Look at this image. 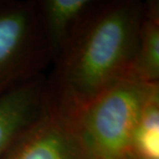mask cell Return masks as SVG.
I'll use <instances>...</instances> for the list:
<instances>
[{
  "instance_id": "5b68a950",
  "label": "cell",
  "mask_w": 159,
  "mask_h": 159,
  "mask_svg": "<svg viewBox=\"0 0 159 159\" xmlns=\"http://www.w3.org/2000/svg\"><path fill=\"white\" fill-rule=\"evenodd\" d=\"M48 107L46 75L0 96V159Z\"/></svg>"
},
{
  "instance_id": "6da1fadb",
  "label": "cell",
  "mask_w": 159,
  "mask_h": 159,
  "mask_svg": "<svg viewBox=\"0 0 159 159\" xmlns=\"http://www.w3.org/2000/svg\"><path fill=\"white\" fill-rule=\"evenodd\" d=\"M143 18L141 0H96L46 75L50 106L71 117L129 78Z\"/></svg>"
},
{
  "instance_id": "8992f818",
  "label": "cell",
  "mask_w": 159,
  "mask_h": 159,
  "mask_svg": "<svg viewBox=\"0 0 159 159\" xmlns=\"http://www.w3.org/2000/svg\"><path fill=\"white\" fill-rule=\"evenodd\" d=\"M96 0H37L52 64L72 39Z\"/></svg>"
},
{
  "instance_id": "52a82bcc",
  "label": "cell",
  "mask_w": 159,
  "mask_h": 159,
  "mask_svg": "<svg viewBox=\"0 0 159 159\" xmlns=\"http://www.w3.org/2000/svg\"><path fill=\"white\" fill-rule=\"evenodd\" d=\"M129 78L159 83V2H144V18L136 41Z\"/></svg>"
},
{
  "instance_id": "7a4b0ae2",
  "label": "cell",
  "mask_w": 159,
  "mask_h": 159,
  "mask_svg": "<svg viewBox=\"0 0 159 159\" xmlns=\"http://www.w3.org/2000/svg\"><path fill=\"white\" fill-rule=\"evenodd\" d=\"M159 95V83L123 78L101 91L70 118L98 159H126L139 121Z\"/></svg>"
},
{
  "instance_id": "ba28073f",
  "label": "cell",
  "mask_w": 159,
  "mask_h": 159,
  "mask_svg": "<svg viewBox=\"0 0 159 159\" xmlns=\"http://www.w3.org/2000/svg\"><path fill=\"white\" fill-rule=\"evenodd\" d=\"M131 159H159V95L144 111L133 132L128 156Z\"/></svg>"
},
{
  "instance_id": "9c48e42d",
  "label": "cell",
  "mask_w": 159,
  "mask_h": 159,
  "mask_svg": "<svg viewBox=\"0 0 159 159\" xmlns=\"http://www.w3.org/2000/svg\"><path fill=\"white\" fill-rule=\"evenodd\" d=\"M126 159H131V158H129V157H127V158H126Z\"/></svg>"
},
{
  "instance_id": "277c9868",
  "label": "cell",
  "mask_w": 159,
  "mask_h": 159,
  "mask_svg": "<svg viewBox=\"0 0 159 159\" xmlns=\"http://www.w3.org/2000/svg\"><path fill=\"white\" fill-rule=\"evenodd\" d=\"M3 159H98L75 122L49 104L47 112L25 131Z\"/></svg>"
},
{
  "instance_id": "3957f363",
  "label": "cell",
  "mask_w": 159,
  "mask_h": 159,
  "mask_svg": "<svg viewBox=\"0 0 159 159\" xmlns=\"http://www.w3.org/2000/svg\"><path fill=\"white\" fill-rule=\"evenodd\" d=\"M51 65L37 0H0V96L44 75Z\"/></svg>"
}]
</instances>
